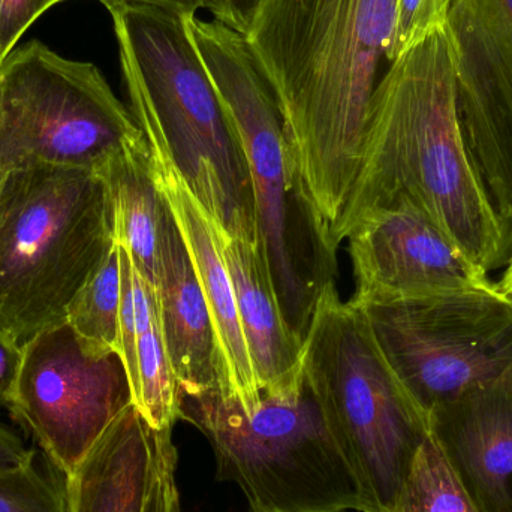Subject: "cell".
I'll return each instance as SVG.
<instances>
[{
  "mask_svg": "<svg viewBox=\"0 0 512 512\" xmlns=\"http://www.w3.org/2000/svg\"><path fill=\"white\" fill-rule=\"evenodd\" d=\"M396 11L397 0H264L246 36L276 90L304 198L330 251L382 63L390 66Z\"/></svg>",
  "mask_w": 512,
  "mask_h": 512,
  "instance_id": "1",
  "label": "cell"
},
{
  "mask_svg": "<svg viewBox=\"0 0 512 512\" xmlns=\"http://www.w3.org/2000/svg\"><path fill=\"white\" fill-rule=\"evenodd\" d=\"M402 201L426 213L486 273L504 267L512 242L466 150L447 27L397 57L376 87L357 176L330 236L334 254L355 222Z\"/></svg>",
  "mask_w": 512,
  "mask_h": 512,
  "instance_id": "2",
  "label": "cell"
},
{
  "mask_svg": "<svg viewBox=\"0 0 512 512\" xmlns=\"http://www.w3.org/2000/svg\"><path fill=\"white\" fill-rule=\"evenodd\" d=\"M108 11L135 122L161 135L215 227L258 245L248 162L189 35V12L138 2L120 3Z\"/></svg>",
  "mask_w": 512,
  "mask_h": 512,
  "instance_id": "3",
  "label": "cell"
},
{
  "mask_svg": "<svg viewBox=\"0 0 512 512\" xmlns=\"http://www.w3.org/2000/svg\"><path fill=\"white\" fill-rule=\"evenodd\" d=\"M186 27L239 135L259 252L280 310L303 342L319 294L336 283L337 256L304 198L276 90L245 35L197 12L186 14Z\"/></svg>",
  "mask_w": 512,
  "mask_h": 512,
  "instance_id": "4",
  "label": "cell"
},
{
  "mask_svg": "<svg viewBox=\"0 0 512 512\" xmlns=\"http://www.w3.org/2000/svg\"><path fill=\"white\" fill-rule=\"evenodd\" d=\"M114 243L98 171L0 165V330L23 346L65 322L68 304Z\"/></svg>",
  "mask_w": 512,
  "mask_h": 512,
  "instance_id": "5",
  "label": "cell"
},
{
  "mask_svg": "<svg viewBox=\"0 0 512 512\" xmlns=\"http://www.w3.org/2000/svg\"><path fill=\"white\" fill-rule=\"evenodd\" d=\"M180 420L209 439L218 478L252 512H378L300 372L252 411L218 390L182 396Z\"/></svg>",
  "mask_w": 512,
  "mask_h": 512,
  "instance_id": "6",
  "label": "cell"
},
{
  "mask_svg": "<svg viewBox=\"0 0 512 512\" xmlns=\"http://www.w3.org/2000/svg\"><path fill=\"white\" fill-rule=\"evenodd\" d=\"M304 379L378 512H391L429 418L409 396L363 310L328 283L301 345Z\"/></svg>",
  "mask_w": 512,
  "mask_h": 512,
  "instance_id": "7",
  "label": "cell"
},
{
  "mask_svg": "<svg viewBox=\"0 0 512 512\" xmlns=\"http://www.w3.org/2000/svg\"><path fill=\"white\" fill-rule=\"evenodd\" d=\"M143 137L92 63L63 59L38 41L0 63V165L96 171Z\"/></svg>",
  "mask_w": 512,
  "mask_h": 512,
  "instance_id": "8",
  "label": "cell"
},
{
  "mask_svg": "<svg viewBox=\"0 0 512 512\" xmlns=\"http://www.w3.org/2000/svg\"><path fill=\"white\" fill-rule=\"evenodd\" d=\"M363 312L427 418L472 387L512 373V303L496 288L408 298Z\"/></svg>",
  "mask_w": 512,
  "mask_h": 512,
  "instance_id": "9",
  "label": "cell"
},
{
  "mask_svg": "<svg viewBox=\"0 0 512 512\" xmlns=\"http://www.w3.org/2000/svg\"><path fill=\"white\" fill-rule=\"evenodd\" d=\"M131 405L119 355L89 354L66 322L24 343L8 408L65 477Z\"/></svg>",
  "mask_w": 512,
  "mask_h": 512,
  "instance_id": "10",
  "label": "cell"
},
{
  "mask_svg": "<svg viewBox=\"0 0 512 512\" xmlns=\"http://www.w3.org/2000/svg\"><path fill=\"white\" fill-rule=\"evenodd\" d=\"M445 27L466 150L512 242V21L499 0H451Z\"/></svg>",
  "mask_w": 512,
  "mask_h": 512,
  "instance_id": "11",
  "label": "cell"
},
{
  "mask_svg": "<svg viewBox=\"0 0 512 512\" xmlns=\"http://www.w3.org/2000/svg\"><path fill=\"white\" fill-rule=\"evenodd\" d=\"M354 274L355 309L456 291L495 289L426 213L408 201L367 213L345 237Z\"/></svg>",
  "mask_w": 512,
  "mask_h": 512,
  "instance_id": "12",
  "label": "cell"
},
{
  "mask_svg": "<svg viewBox=\"0 0 512 512\" xmlns=\"http://www.w3.org/2000/svg\"><path fill=\"white\" fill-rule=\"evenodd\" d=\"M140 129L149 144L153 179L173 213L209 307L218 372L215 390L224 399L239 403L245 411H252L261 402L262 393L243 336L236 292L215 224L177 170L161 135L149 126Z\"/></svg>",
  "mask_w": 512,
  "mask_h": 512,
  "instance_id": "13",
  "label": "cell"
},
{
  "mask_svg": "<svg viewBox=\"0 0 512 512\" xmlns=\"http://www.w3.org/2000/svg\"><path fill=\"white\" fill-rule=\"evenodd\" d=\"M429 429L480 512H512V373L433 409Z\"/></svg>",
  "mask_w": 512,
  "mask_h": 512,
  "instance_id": "14",
  "label": "cell"
},
{
  "mask_svg": "<svg viewBox=\"0 0 512 512\" xmlns=\"http://www.w3.org/2000/svg\"><path fill=\"white\" fill-rule=\"evenodd\" d=\"M153 291L180 393L192 397L215 390L218 372L212 319L173 213L162 236Z\"/></svg>",
  "mask_w": 512,
  "mask_h": 512,
  "instance_id": "15",
  "label": "cell"
},
{
  "mask_svg": "<svg viewBox=\"0 0 512 512\" xmlns=\"http://www.w3.org/2000/svg\"><path fill=\"white\" fill-rule=\"evenodd\" d=\"M155 466L156 432L128 406L66 475L69 512H144Z\"/></svg>",
  "mask_w": 512,
  "mask_h": 512,
  "instance_id": "16",
  "label": "cell"
},
{
  "mask_svg": "<svg viewBox=\"0 0 512 512\" xmlns=\"http://www.w3.org/2000/svg\"><path fill=\"white\" fill-rule=\"evenodd\" d=\"M218 233L222 256L236 292L240 325L261 393L288 381L301 369V342L289 328L258 245Z\"/></svg>",
  "mask_w": 512,
  "mask_h": 512,
  "instance_id": "17",
  "label": "cell"
},
{
  "mask_svg": "<svg viewBox=\"0 0 512 512\" xmlns=\"http://www.w3.org/2000/svg\"><path fill=\"white\" fill-rule=\"evenodd\" d=\"M96 171L110 194L114 240L128 251L138 273L153 288L171 210L153 179L146 137L129 144Z\"/></svg>",
  "mask_w": 512,
  "mask_h": 512,
  "instance_id": "18",
  "label": "cell"
},
{
  "mask_svg": "<svg viewBox=\"0 0 512 512\" xmlns=\"http://www.w3.org/2000/svg\"><path fill=\"white\" fill-rule=\"evenodd\" d=\"M135 318H137V384L132 403L153 430L173 429L180 420L179 382L165 348L158 304L152 285L134 273Z\"/></svg>",
  "mask_w": 512,
  "mask_h": 512,
  "instance_id": "19",
  "label": "cell"
},
{
  "mask_svg": "<svg viewBox=\"0 0 512 512\" xmlns=\"http://www.w3.org/2000/svg\"><path fill=\"white\" fill-rule=\"evenodd\" d=\"M120 300L122 264L120 246L114 243L66 309V324L89 354L119 355Z\"/></svg>",
  "mask_w": 512,
  "mask_h": 512,
  "instance_id": "20",
  "label": "cell"
},
{
  "mask_svg": "<svg viewBox=\"0 0 512 512\" xmlns=\"http://www.w3.org/2000/svg\"><path fill=\"white\" fill-rule=\"evenodd\" d=\"M391 512L480 511L429 436L418 450Z\"/></svg>",
  "mask_w": 512,
  "mask_h": 512,
  "instance_id": "21",
  "label": "cell"
},
{
  "mask_svg": "<svg viewBox=\"0 0 512 512\" xmlns=\"http://www.w3.org/2000/svg\"><path fill=\"white\" fill-rule=\"evenodd\" d=\"M0 512H69L66 477L60 483L54 474L36 463L0 471Z\"/></svg>",
  "mask_w": 512,
  "mask_h": 512,
  "instance_id": "22",
  "label": "cell"
},
{
  "mask_svg": "<svg viewBox=\"0 0 512 512\" xmlns=\"http://www.w3.org/2000/svg\"><path fill=\"white\" fill-rule=\"evenodd\" d=\"M451 0H397L396 27L388 63L447 26Z\"/></svg>",
  "mask_w": 512,
  "mask_h": 512,
  "instance_id": "23",
  "label": "cell"
},
{
  "mask_svg": "<svg viewBox=\"0 0 512 512\" xmlns=\"http://www.w3.org/2000/svg\"><path fill=\"white\" fill-rule=\"evenodd\" d=\"M176 471L177 450L173 442V429L158 430L155 475L144 512H183Z\"/></svg>",
  "mask_w": 512,
  "mask_h": 512,
  "instance_id": "24",
  "label": "cell"
},
{
  "mask_svg": "<svg viewBox=\"0 0 512 512\" xmlns=\"http://www.w3.org/2000/svg\"><path fill=\"white\" fill-rule=\"evenodd\" d=\"M62 0H0V63L27 27Z\"/></svg>",
  "mask_w": 512,
  "mask_h": 512,
  "instance_id": "25",
  "label": "cell"
},
{
  "mask_svg": "<svg viewBox=\"0 0 512 512\" xmlns=\"http://www.w3.org/2000/svg\"><path fill=\"white\" fill-rule=\"evenodd\" d=\"M200 3L201 8L215 15V20L248 36L264 0H200Z\"/></svg>",
  "mask_w": 512,
  "mask_h": 512,
  "instance_id": "26",
  "label": "cell"
},
{
  "mask_svg": "<svg viewBox=\"0 0 512 512\" xmlns=\"http://www.w3.org/2000/svg\"><path fill=\"white\" fill-rule=\"evenodd\" d=\"M23 361V346L0 330V406L8 408Z\"/></svg>",
  "mask_w": 512,
  "mask_h": 512,
  "instance_id": "27",
  "label": "cell"
},
{
  "mask_svg": "<svg viewBox=\"0 0 512 512\" xmlns=\"http://www.w3.org/2000/svg\"><path fill=\"white\" fill-rule=\"evenodd\" d=\"M35 456V451L27 448L23 439L0 421V471L26 465Z\"/></svg>",
  "mask_w": 512,
  "mask_h": 512,
  "instance_id": "28",
  "label": "cell"
},
{
  "mask_svg": "<svg viewBox=\"0 0 512 512\" xmlns=\"http://www.w3.org/2000/svg\"><path fill=\"white\" fill-rule=\"evenodd\" d=\"M104 3L108 9L120 3L138 2V3H152V5L167 6V8L180 9L183 12H197L201 9L200 0H99Z\"/></svg>",
  "mask_w": 512,
  "mask_h": 512,
  "instance_id": "29",
  "label": "cell"
},
{
  "mask_svg": "<svg viewBox=\"0 0 512 512\" xmlns=\"http://www.w3.org/2000/svg\"><path fill=\"white\" fill-rule=\"evenodd\" d=\"M504 267L505 270L504 273H502L501 279L495 282L496 291L512 303V249Z\"/></svg>",
  "mask_w": 512,
  "mask_h": 512,
  "instance_id": "30",
  "label": "cell"
},
{
  "mask_svg": "<svg viewBox=\"0 0 512 512\" xmlns=\"http://www.w3.org/2000/svg\"><path fill=\"white\" fill-rule=\"evenodd\" d=\"M504 11L507 12L508 17L511 18L512 21V0H499Z\"/></svg>",
  "mask_w": 512,
  "mask_h": 512,
  "instance_id": "31",
  "label": "cell"
}]
</instances>
